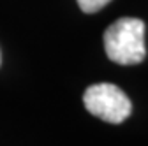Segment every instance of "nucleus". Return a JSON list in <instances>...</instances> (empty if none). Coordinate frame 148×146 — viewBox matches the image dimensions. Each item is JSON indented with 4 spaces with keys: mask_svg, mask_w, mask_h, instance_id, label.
I'll use <instances>...</instances> for the list:
<instances>
[{
    "mask_svg": "<svg viewBox=\"0 0 148 146\" xmlns=\"http://www.w3.org/2000/svg\"><path fill=\"white\" fill-rule=\"evenodd\" d=\"M104 49L109 60L136 65L145 60V23L138 18H120L104 32Z\"/></svg>",
    "mask_w": 148,
    "mask_h": 146,
    "instance_id": "1",
    "label": "nucleus"
},
{
    "mask_svg": "<svg viewBox=\"0 0 148 146\" xmlns=\"http://www.w3.org/2000/svg\"><path fill=\"white\" fill-rule=\"evenodd\" d=\"M83 104L90 115H94L108 123L118 125L129 118L132 104L122 90L111 83L92 85L85 90Z\"/></svg>",
    "mask_w": 148,
    "mask_h": 146,
    "instance_id": "2",
    "label": "nucleus"
},
{
    "mask_svg": "<svg viewBox=\"0 0 148 146\" xmlns=\"http://www.w3.org/2000/svg\"><path fill=\"white\" fill-rule=\"evenodd\" d=\"M111 0H78V5L81 7V11L83 12H88V14H92V12H97V11H101L106 4H109Z\"/></svg>",
    "mask_w": 148,
    "mask_h": 146,
    "instance_id": "3",
    "label": "nucleus"
}]
</instances>
